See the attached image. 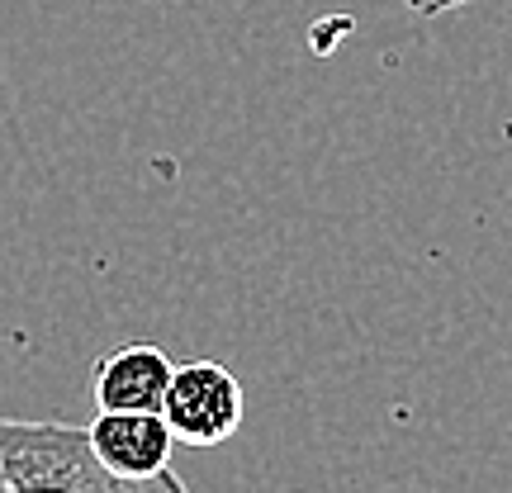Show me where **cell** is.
<instances>
[{
  "mask_svg": "<svg viewBox=\"0 0 512 493\" xmlns=\"http://www.w3.org/2000/svg\"><path fill=\"white\" fill-rule=\"evenodd\" d=\"M0 493H190L162 470L152 479H114L81 427L0 418Z\"/></svg>",
  "mask_w": 512,
  "mask_h": 493,
  "instance_id": "6da1fadb",
  "label": "cell"
},
{
  "mask_svg": "<svg viewBox=\"0 0 512 493\" xmlns=\"http://www.w3.org/2000/svg\"><path fill=\"white\" fill-rule=\"evenodd\" d=\"M162 418L171 422V432H176L181 446H195V451L223 446L242 427V418H247L242 380L223 361H185L171 375Z\"/></svg>",
  "mask_w": 512,
  "mask_h": 493,
  "instance_id": "7a4b0ae2",
  "label": "cell"
},
{
  "mask_svg": "<svg viewBox=\"0 0 512 493\" xmlns=\"http://www.w3.org/2000/svg\"><path fill=\"white\" fill-rule=\"evenodd\" d=\"M95 460L114 479H152L176 456V432L162 413H95L86 427Z\"/></svg>",
  "mask_w": 512,
  "mask_h": 493,
  "instance_id": "277c9868",
  "label": "cell"
},
{
  "mask_svg": "<svg viewBox=\"0 0 512 493\" xmlns=\"http://www.w3.org/2000/svg\"><path fill=\"white\" fill-rule=\"evenodd\" d=\"M176 361L157 342H124L91 370L95 413H162Z\"/></svg>",
  "mask_w": 512,
  "mask_h": 493,
  "instance_id": "3957f363",
  "label": "cell"
},
{
  "mask_svg": "<svg viewBox=\"0 0 512 493\" xmlns=\"http://www.w3.org/2000/svg\"><path fill=\"white\" fill-rule=\"evenodd\" d=\"M465 0H408V10H418V15H441V10H456Z\"/></svg>",
  "mask_w": 512,
  "mask_h": 493,
  "instance_id": "5b68a950",
  "label": "cell"
}]
</instances>
